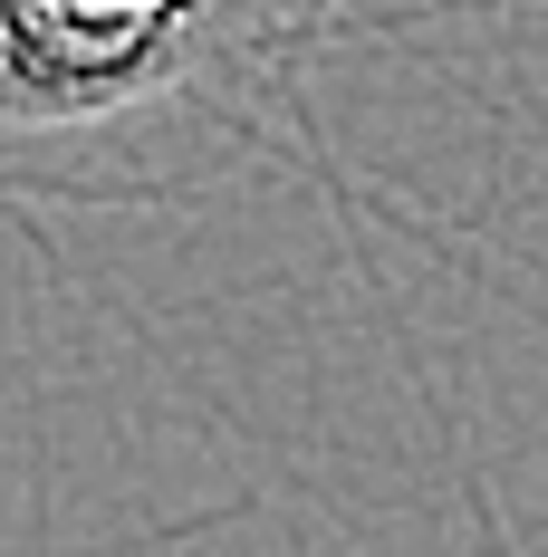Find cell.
I'll list each match as a JSON object with an SVG mask.
<instances>
[{
    "label": "cell",
    "instance_id": "6da1fadb",
    "mask_svg": "<svg viewBox=\"0 0 548 557\" xmlns=\"http://www.w3.org/2000/svg\"><path fill=\"white\" fill-rule=\"evenodd\" d=\"M337 0H0V193L173 202L241 164Z\"/></svg>",
    "mask_w": 548,
    "mask_h": 557
}]
</instances>
